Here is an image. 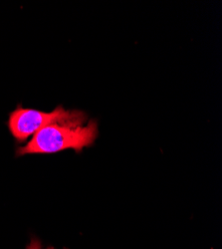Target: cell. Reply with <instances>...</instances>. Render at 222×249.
I'll list each match as a JSON object with an SVG mask.
<instances>
[{
	"label": "cell",
	"mask_w": 222,
	"mask_h": 249,
	"mask_svg": "<svg viewBox=\"0 0 222 249\" xmlns=\"http://www.w3.org/2000/svg\"><path fill=\"white\" fill-rule=\"evenodd\" d=\"M98 135L96 120H89L86 126L51 124L39 130L25 146L19 147L16 155H48L69 149L80 154L84 148L93 146Z\"/></svg>",
	"instance_id": "1"
},
{
	"label": "cell",
	"mask_w": 222,
	"mask_h": 249,
	"mask_svg": "<svg viewBox=\"0 0 222 249\" xmlns=\"http://www.w3.org/2000/svg\"><path fill=\"white\" fill-rule=\"evenodd\" d=\"M25 249H44V248H42L41 241H40L37 238H35V237H32L31 241H30V244ZM45 249H55V248L54 247H47Z\"/></svg>",
	"instance_id": "3"
},
{
	"label": "cell",
	"mask_w": 222,
	"mask_h": 249,
	"mask_svg": "<svg viewBox=\"0 0 222 249\" xmlns=\"http://www.w3.org/2000/svg\"><path fill=\"white\" fill-rule=\"evenodd\" d=\"M88 121L87 114L80 110H66L62 106H58L52 112H43L23 108L19 104L9 114L7 127L17 142H24L39 130L51 124L83 126Z\"/></svg>",
	"instance_id": "2"
}]
</instances>
